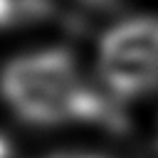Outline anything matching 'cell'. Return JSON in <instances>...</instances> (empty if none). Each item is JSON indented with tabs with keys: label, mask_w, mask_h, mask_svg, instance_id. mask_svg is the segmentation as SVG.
I'll return each instance as SVG.
<instances>
[{
	"label": "cell",
	"mask_w": 158,
	"mask_h": 158,
	"mask_svg": "<svg viewBox=\"0 0 158 158\" xmlns=\"http://www.w3.org/2000/svg\"><path fill=\"white\" fill-rule=\"evenodd\" d=\"M10 106L30 123H64L72 118H104L101 99L86 89L74 62L62 49L12 59L0 79Z\"/></svg>",
	"instance_id": "obj_1"
},
{
	"label": "cell",
	"mask_w": 158,
	"mask_h": 158,
	"mask_svg": "<svg viewBox=\"0 0 158 158\" xmlns=\"http://www.w3.org/2000/svg\"><path fill=\"white\" fill-rule=\"evenodd\" d=\"M101 77L118 96H138L158 86V20L136 17L106 32L99 57Z\"/></svg>",
	"instance_id": "obj_2"
},
{
	"label": "cell",
	"mask_w": 158,
	"mask_h": 158,
	"mask_svg": "<svg viewBox=\"0 0 158 158\" xmlns=\"http://www.w3.org/2000/svg\"><path fill=\"white\" fill-rule=\"evenodd\" d=\"M52 12L49 0H0V27L42 20Z\"/></svg>",
	"instance_id": "obj_3"
},
{
	"label": "cell",
	"mask_w": 158,
	"mask_h": 158,
	"mask_svg": "<svg viewBox=\"0 0 158 158\" xmlns=\"http://www.w3.org/2000/svg\"><path fill=\"white\" fill-rule=\"evenodd\" d=\"M89 5H96V7H114L118 0H86Z\"/></svg>",
	"instance_id": "obj_4"
},
{
	"label": "cell",
	"mask_w": 158,
	"mask_h": 158,
	"mask_svg": "<svg viewBox=\"0 0 158 158\" xmlns=\"http://www.w3.org/2000/svg\"><path fill=\"white\" fill-rule=\"evenodd\" d=\"M7 156H10V146L5 138H0V158H7Z\"/></svg>",
	"instance_id": "obj_5"
},
{
	"label": "cell",
	"mask_w": 158,
	"mask_h": 158,
	"mask_svg": "<svg viewBox=\"0 0 158 158\" xmlns=\"http://www.w3.org/2000/svg\"><path fill=\"white\" fill-rule=\"evenodd\" d=\"M52 158H79V156H52Z\"/></svg>",
	"instance_id": "obj_6"
}]
</instances>
